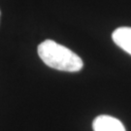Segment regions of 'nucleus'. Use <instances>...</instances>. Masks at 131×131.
<instances>
[{
	"mask_svg": "<svg viewBox=\"0 0 131 131\" xmlns=\"http://www.w3.org/2000/svg\"><path fill=\"white\" fill-rule=\"evenodd\" d=\"M0 17H1V11H0Z\"/></svg>",
	"mask_w": 131,
	"mask_h": 131,
	"instance_id": "nucleus-4",
	"label": "nucleus"
},
{
	"mask_svg": "<svg viewBox=\"0 0 131 131\" xmlns=\"http://www.w3.org/2000/svg\"><path fill=\"white\" fill-rule=\"evenodd\" d=\"M115 44L131 56V27L122 26L117 28L112 34Z\"/></svg>",
	"mask_w": 131,
	"mask_h": 131,
	"instance_id": "nucleus-3",
	"label": "nucleus"
},
{
	"mask_svg": "<svg viewBox=\"0 0 131 131\" xmlns=\"http://www.w3.org/2000/svg\"><path fill=\"white\" fill-rule=\"evenodd\" d=\"M92 127L94 131H126L121 121L107 115L98 116L93 121Z\"/></svg>",
	"mask_w": 131,
	"mask_h": 131,
	"instance_id": "nucleus-2",
	"label": "nucleus"
},
{
	"mask_svg": "<svg viewBox=\"0 0 131 131\" xmlns=\"http://www.w3.org/2000/svg\"><path fill=\"white\" fill-rule=\"evenodd\" d=\"M37 52L46 65L56 70L78 72L84 66V62L79 56L52 40H45L41 43L38 46Z\"/></svg>",
	"mask_w": 131,
	"mask_h": 131,
	"instance_id": "nucleus-1",
	"label": "nucleus"
}]
</instances>
